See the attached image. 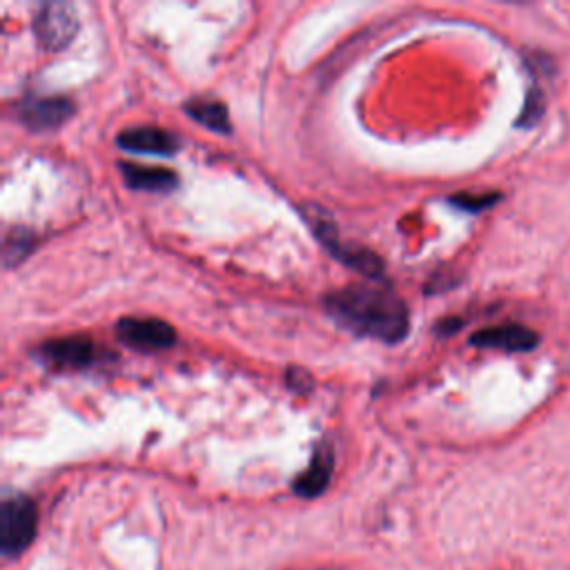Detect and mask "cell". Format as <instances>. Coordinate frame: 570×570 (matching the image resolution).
Wrapping results in <instances>:
<instances>
[{
  "label": "cell",
  "instance_id": "obj_11",
  "mask_svg": "<svg viewBox=\"0 0 570 570\" xmlns=\"http://www.w3.org/2000/svg\"><path fill=\"white\" fill-rule=\"evenodd\" d=\"M330 474H332V452L327 445H318L309 465L305 468V472H301L296 479H294V492L298 497H316L325 490L327 481H330Z\"/></svg>",
  "mask_w": 570,
  "mask_h": 570
},
{
  "label": "cell",
  "instance_id": "obj_12",
  "mask_svg": "<svg viewBox=\"0 0 570 570\" xmlns=\"http://www.w3.org/2000/svg\"><path fill=\"white\" fill-rule=\"evenodd\" d=\"M185 114L212 131H218V134L229 131V114H227L225 105L218 100L194 98V100L185 102Z\"/></svg>",
  "mask_w": 570,
  "mask_h": 570
},
{
  "label": "cell",
  "instance_id": "obj_2",
  "mask_svg": "<svg viewBox=\"0 0 570 570\" xmlns=\"http://www.w3.org/2000/svg\"><path fill=\"white\" fill-rule=\"evenodd\" d=\"M38 510L24 494H13L0 508V550L4 557L22 552L36 537Z\"/></svg>",
  "mask_w": 570,
  "mask_h": 570
},
{
  "label": "cell",
  "instance_id": "obj_13",
  "mask_svg": "<svg viewBox=\"0 0 570 570\" xmlns=\"http://www.w3.org/2000/svg\"><path fill=\"white\" fill-rule=\"evenodd\" d=\"M36 245V236L29 229L16 227L11 232H7L4 236V247H2V261L7 267L18 265Z\"/></svg>",
  "mask_w": 570,
  "mask_h": 570
},
{
  "label": "cell",
  "instance_id": "obj_1",
  "mask_svg": "<svg viewBox=\"0 0 570 570\" xmlns=\"http://www.w3.org/2000/svg\"><path fill=\"white\" fill-rule=\"evenodd\" d=\"M327 314L358 336L396 343L407 334V307L387 285H347L323 298Z\"/></svg>",
  "mask_w": 570,
  "mask_h": 570
},
{
  "label": "cell",
  "instance_id": "obj_4",
  "mask_svg": "<svg viewBox=\"0 0 570 570\" xmlns=\"http://www.w3.org/2000/svg\"><path fill=\"white\" fill-rule=\"evenodd\" d=\"M40 361L58 370H80L91 367L102 361L107 354L105 350L85 336H65L47 341L38 347Z\"/></svg>",
  "mask_w": 570,
  "mask_h": 570
},
{
  "label": "cell",
  "instance_id": "obj_7",
  "mask_svg": "<svg viewBox=\"0 0 570 570\" xmlns=\"http://www.w3.org/2000/svg\"><path fill=\"white\" fill-rule=\"evenodd\" d=\"M116 336L134 350H165L176 343V332L167 321L160 318H120Z\"/></svg>",
  "mask_w": 570,
  "mask_h": 570
},
{
  "label": "cell",
  "instance_id": "obj_6",
  "mask_svg": "<svg viewBox=\"0 0 570 570\" xmlns=\"http://www.w3.org/2000/svg\"><path fill=\"white\" fill-rule=\"evenodd\" d=\"M73 114V102L62 96H29L16 105L18 120L31 131L60 127Z\"/></svg>",
  "mask_w": 570,
  "mask_h": 570
},
{
  "label": "cell",
  "instance_id": "obj_10",
  "mask_svg": "<svg viewBox=\"0 0 570 570\" xmlns=\"http://www.w3.org/2000/svg\"><path fill=\"white\" fill-rule=\"evenodd\" d=\"M122 180L127 187L138 191H154V194H167L176 187L178 178L167 167H147L138 163H120L118 165Z\"/></svg>",
  "mask_w": 570,
  "mask_h": 570
},
{
  "label": "cell",
  "instance_id": "obj_16",
  "mask_svg": "<svg viewBox=\"0 0 570 570\" xmlns=\"http://www.w3.org/2000/svg\"><path fill=\"white\" fill-rule=\"evenodd\" d=\"M285 379H287V385H289L292 390H296V392H307V390L312 387V379H309V374H307L305 370L289 367L287 374H285Z\"/></svg>",
  "mask_w": 570,
  "mask_h": 570
},
{
  "label": "cell",
  "instance_id": "obj_3",
  "mask_svg": "<svg viewBox=\"0 0 570 570\" xmlns=\"http://www.w3.org/2000/svg\"><path fill=\"white\" fill-rule=\"evenodd\" d=\"M307 218H309V225L312 229L316 232L318 240L345 265H350L352 269H358L363 276L367 278H381L383 276V263L376 254H372L370 249L365 247H354V245H347L338 238V232L334 229V223L330 220L327 212L323 209H314V212H307Z\"/></svg>",
  "mask_w": 570,
  "mask_h": 570
},
{
  "label": "cell",
  "instance_id": "obj_5",
  "mask_svg": "<svg viewBox=\"0 0 570 570\" xmlns=\"http://www.w3.org/2000/svg\"><path fill=\"white\" fill-rule=\"evenodd\" d=\"M76 29H78L76 11L67 2H45L38 7L33 16L36 38L49 51H58L65 45H69Z\"/></svg>",
  "mask_w": 570,
  "mask_h": 570
},
{
  "label": "cell",
  "instance_id": "obj_8",
  "mask_svg": "<svg viewBox=\"0 0 570 570\" xmlns=\"http://www.w3.org/2000/svg\"><path fill=\"white\" fill-rule=\"evenodd\" d=\"M470 343L476 347H494L505 352H528L539 343L537 332H532L525 325L508 323V325H492L474 332L470 336Z\"/></svg>",
  "mask_w": 570,
  "mask_h": 570
},
{
  "label": "cell",
  "instance_id": "obj_14",
  "mask_svg": "<svg viewBox=\"0 0 570 570\" xmlns=\"http://www.w3.org/2000/svg\"><path fill=\"white\" fill-rule=\"evenodd\" d=\"M499 198V194H454L450 198L452 205H456L459 209H465V212H481L485 207H490L494 200Z\"/></svg>",
  "mask_w": 570,
  "mask_h": 570
},
{
  "label": "cell",
  "instance_id": "obj_15",
  "mask_svg": "<svg viewBox=\"0 0 570 570\" xmlns=\"http://www.w3.org/2000/svg\"><path fill=\"white\" fill-rule=\"evenodd\" d=\"M541 111H543V98L539 96V91H537V87H532V91H530V96H528V100H525V107H523V114H521V118H519V125H530V122H534L539 116H541Z\"/></svg>",
  "mask_w": 570,
  "mask_h": 570
},
{
  "label": "cell",
  "instance_id": "obj_9",
  "mask_svg": "<svg viewBox=\"0 0 570 570\" xmlns=\"http://www.w3.org/2000/svg\"><path fill=\"white\" fill-rule=\"evenodd\" d=\"M118 147L134 154L169 156L178 147V138L160 127H129L118 134Z\"/></svg>",
  "mask_w": 570,
  "mask_h": 570
}]
</instances>
